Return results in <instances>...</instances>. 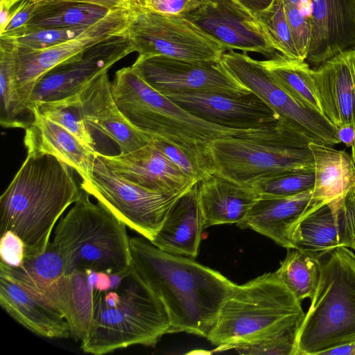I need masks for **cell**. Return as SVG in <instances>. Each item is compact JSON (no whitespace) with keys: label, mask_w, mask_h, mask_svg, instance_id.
<instances>
[{"label":"cell","mask_w":355,"mask_h":355,"mask_svg":"<svg viewBox=\"0 0 355 355\" xmlns=\"http://www.w3.org/2000/svg\"><path fill=\"white\" fill-rule=\"evenodd\" d=\"M282 1L300 60L306 61L311 40L309 18L304 15L297 5L287 0H282Z\"/></svg>","instance_id":"f35d334b"},{"label":"cell","mask_w":355,"mask_h":355,"mask_svg":"<svg viewBox=\"0 0 355 355\" xmlns=\"http://www.w3.org/2000/svg\"><path fill=\"white\" fill-rule=\"evenodd\" d=\"M33 2L43 1H78L85 2L89 3L96 4L102 6L110 9H114L125 6L130 3L133 1L136 0H31Z\"/></svg>","instance_id":"f6af8a7d"},{"label":"cell","mask_w":355,"mask_h":355,"mask_svg":"<svg viewBox=\"0 0 355 355\" xmlns=\"http://www.w3.org/2000/svg\"><path fill=\"white\" fill-rule=\"evenodd\" d=\"M112 10L102 6L78 1L35 2L30 19L13 37L39 28H86L104 18Z\"/></svg>","instance_id":"f1b7e54d"},{"label":"cell","mask_w":355,"mask_h":355,"mask_svg":"<svg viewBox=\"0 0 355 355\" xmlns=\"http://www.w3.org/2000/svg\"><path fill=\"white\" fill-rule=\"evenodd\" d=\"M314 181V170H304L261 177L246 184L259 197H286L313 189Z\"/></svg>","instance_id":"e575fe53"},{"label":"cell","mask_w":355,"mask_h":355,"mask_svg":"<svg viewBox=\"0 0 355 355\" xmlns=\"http://www.w3.org/2000/svg\"><path fill=\"white\" fill-rule=\"evenodd\" d=\"M355 340V254L339 247L321 262L307 313L297 330L293 355H316Z\"/></svg>","instance_id":"ba28073f"},{"label":"cell","mask_w":355,"mask_h":355,"mask_svg":"<svg viewBox=\"0 0 355 355\" xmlns=\"http://www.w3.org/2000/svg\"><path fill=\"white\" fill-rule=\"evenodd\" d=\"M242 6L252 14L261 12L268 8L274 0H236Z\"/></svg>","instance_id":"bcb514c9"},{"label":"cell","mask_w":355,"mask_h":355,"mask_svg":"<svg viewBox=\"0 0 355 355\" xmlns=\"http://www.w3.org/2000/svg\"><path fill=\"white\" fill-rule=\"evenodd\" d=\"M204 228L196 182L174 202L150 242L166 252L195 258Z\"/></svg>","instance_id":"d4e9b609"},{"label":"cell","mask_w":355,"mask_h":355,"mask_svg":"<svg viewBox=\"0 0 355 355\" xmlns=\"http://www.w3.org/2000/svg\"><path fill=\"white\" fill-rule=\"evenodd\" d=\"M92 270L67 274L63 314L69 326L70 337L81 341L87 335L93 318L95 289Z\"/></svg>","instance_id":"4dcf8cb0"},{"label":"cell","mask_w":355,"mask_h":355,"mask_svg":"<svg viewBox=\"0 0 355 355\" xmlns=\"http://www.w3.org/2000/svg\"><path fill=\"white\" fill-rule=\"evenodd\" d=\"M254 15L277 51L286 58L301 60L282 0H274L268 8Z\"/></svg>","instance_id":"836d02e7"},{"label":"cell","mask_w":355,"mask_h":355,"mask_svg":"<svg viewBox=\"0 0 355 355\" xmlns=\"http://www.w3.org/2000/svg\"><path fill=\"white\" fill-rule=\"evenodd\" d=\"M312 76L324 116L336 128H355V49L312 69Z\"/></svg>","instance_id":"7402d4cb"},{"label":"cell","mask_w":355,"mask_h":355,"mask_svg":"<svg viewBox=\"0 0 355 355\" xmlns=\"http://www.w3.org/2000/svg\"><path fill=\"white\" fill-rule=\"evenodd\" d=\"M314 162L313 198L327 203L355 187V163L351 155L333 146L311 141Z\"/></svg>","instance_id":"83f0119b"},{"label":"cell","mask_w":355,"mask_h":355,"mask_svg":"<svg viewBox=\"0 0 355 355\" xmlns=\"http://www.w3.org/2000/svg\"><path fill=\"white\" fill-rule=\"evenodd\" d=\"M11 10L3 5H0V33L4 31L8 24Z\"/></svg>","instance_id":"c3c4849f"},{"label":"cell","mask_w":355,"mask_h":355,"mask_svg":"<svg viewBox=\"0 0 355 355\" xmlns=\"http://www.w3.org/2000/svg\"><path fill=\"white\" fill-rule=\"evenodd\" d=\"M132 67L147 84L163 95L198 91L231 95L252 94L225 69L221 62L191 61L162 55L138 56Z\"/></svg>","instance_id":"5bb4252c"},{"label":"cell","mask_w":355,"mask_h":355,"mask_svg":"<svg viewBox=\"0 0 355 355\" xmlns=\"http://www.w3.org/2000/svg\"><path fill=\"white\" fill-rule=\"evenodd\" d=\"M299 301L275 272L236 284L224 302L207 340L218 351L259 340L300 324Z\"/></svg>","instance_id":"5b68a950"},{"label":"cell","mask_w":355,"mask_h":355,"mask_svg":"<svg viewBox=\"0 0 355 355\" xmlns=\"http://www.w3.org/2000/svg\"><path fill=\"white\" fill-rule=\"evenodd\" d=\"M225 69L252 93L261 98L281 119L288 121L315 141L340 144L337 128L324 115L295 100L273 79L261 60L247 53L225 51L221 58Z\"/></svg>","instance_id":"8fae6325"},{"label":"cell","mask_w":355,"mask_h":355,"mask_svg":"<svg viewBox=\"0 0 355 355\" xmlns=\"http://www.w3.org/2000/svg\"><path fill=\"white\" fill-rule=\"evenodd\" d=\"M0 304L19 324L48 338H68L63 313L42 295L16 279L0 261Z\"/></svg>","instance_id":"d6986e66"},{"label":"cell","mask_w":355,"mask_h":355,"mask_svg":"<svg viewBox=\"0 0 355 355\" xmlns=\"http://www.w3.org/2000/svg\"><path fill=\"white\" fill-rule=\"evenodd\" d=\"M78 199L55 226L53 245L67 273L92 270L110 275L131 267L126 225L81 189Z\"/></svg>","instance_id":"52a82bcc"},{"label":"cell","mask_w":355,"mask_h":355,"mask_svg":"<svg viewBox=\"0 0 355 355\" xmlns=\"http://www.w3.org/2000/svg\"><path fill=\"white\" fill-rule=\"evenodd\" d=\"M164 96L193 115L229 128H262L271 125L280 119L253 93L231 95L198 91L170 93Z\"/></svg>","instance_id":"2e32d148"},{"label":"cell","mask_w":355,"mask_h":355,"mask_svg":"<svg viewBox=\"0 0 355 355\" xmlns=\"http://www.w3.org/2000/svg\"><path fill=\"white\" fill-rule=\"evenodd\" d=\"M6 266L16 279L40 293L62 312L67 273L63 260L51 241L43 252L26 257L21 266Z\"/></svg>","instance_id":"4316f807"},{"label":"cell","mask_w":355,"mask_h":355,"mask_svg":"<svg viewBox=\"0 0 355 355\" xmlns=\"http://www.w3.org/2000/svg\"><path fill=\"white\" fill-rule=\"evenodd\" d=\"M261 62L275 81L290 96L322 113L315 90L312 69L306 61L291 59L277 52L273 57Z\"/></svg>","instance_id":"1f68e13d"},{"label":"cell","mask_w":355,"mask_h":355,"mask_svg":"<svg viewBox=\"0 0 355 355\" xmlns=\"http://www.w3.org/2000/svg\"><path fill=\"white\" fill-rule=\"evenodd\" d=\"M182 16L227 51L255 52L267 59L278 52L255 15L236 0H200L196 8Z\"/></svg>","instance_id":"9a60e30c"},{"label":"cell","mask_w":355,"mask_h":355,"mask_svg":"<svg viewBox=\"0 0 355 355\" xmlns=\"http://www.w3.org/2000/svg\"><path fill=\"white\" fill-rule=\"evenodd\" d=\"M126 33L141 57L162 55L220 62L227 50L184 16L153 12L136 6Z\"/></svg>","instance_id":"9c48e42d"},{"label":"cell","mask_w":355,"mask_h":355,"mask_svg":"<svg viewBox=\"0 0 355 355\" xmlns=\"http://www.w3.org/2000/svg\"><path fill=\"white\" fill-rule=\"evenodd\" d=\"M111 92L117 107L132 125L150 138L180 148L210 173H215L211 143L252 130L225 128L193 115L151 87L132 66L116 72Z\"/></svg>","instance_id":"3957f363"},{"label":"cell","mask_w":355,"mask_h":355,"mask_svg":"<svg viewBox=\"0 0 355 355\" xmlns=\"http://www.w3.org/2000/svg\"><path fill=\"white\" fill-rule=\"evenodd\" d=\"M130 1H132V0H130Z\"/></svg>","instance_id":"f907efd6"},{"label":"cell","mask_w":355,"mask_h":355,"mask_svg":"<svg viewBox=\"0 0 355 355\" xmlns=\"http://www.w3.org/2000/svg\"><path fill=\"white\" fill-rule=\"evenodd\" d=\"M300 324L259 340L238 345L232 349L240 354L293 355Z\"/></svg>","instance_id":"8d00e7d4"},{"label":"cell","mask_w":355,"mask_h":355,"mask_svg":"<svg viewBox=\"0 0 355 355\" xmlns=\"http://www.w3.org/2000/svg\"><path fill=\"white\" fill-rule=\"evenodd\" d=\"M144 9L162 15L182 16L195 8L200 0H138Z\"/></svg>","instance_id":"b9f144b4"},{"label":"cell","mask_w":355,"mask_h":355,"mask_svg":"<svg viewBox=\"0 0 355 355\" xmlns=\"http://www.w3.org/2000/svg\"><path fill=\"white\" fill-rule=\"evenodd\" d=\"M35 6L31 0H21L11 10L8 24L0 36L13 37L16 35L30 19Z\"/></svg>","instance_id":"7bdbcfd3"},{"label":"cell","mask_w":355,"mask_h":355,"mask_svg":"<svg viewBox=\"0 0 355 355\" xmlns=\"http://www.w3.org/2000/svg\"><path fill=\"white\" fill-rule=\"evenodd\" d=\"M33 114L24 139L27 153L53 155L75 170L83 181L88 180L92 176L98 151L84 145L58 123L36 112Z\"/></svg>","instance_id":"603a6c76"},{"label":"cell","mask_w":355,"mask_h":355,"mask_svg":"<svg viewBox=\"0 0 355 355\" xmlns=\"http://www.w3.org/2000/svg\"><path fill=\"white\" fill-rule=\"evenodd\" d=\"M137 3V0L133 1L125 6L112 10L107 16L87 27L75 37L52 47L42 50L17 47V88L24 106L31 112L29 104L33 89L49 71L102 41L126 33Z\"/></svg>","instance_id":"7c38bea8"},{"label":"cell","mask_w":355,"mask_h":355,"mask_svg":"<svg viewBox=\"0 0 355 355\" xmlns=\"http://www.w3.org/2000/svg\"><path fill=\"white\" fill-rule=\"evenodd\" d=\"M1 261L11 268L21 266L25 258V244L13 232L8 230L1 234Z\"/></svg>","instance_id":"60d3db41"},{"label":"cell","mask_w":355,"mask_h":355,"mask_svg":"<svg viewBox=\"0 0 355 355\" xmlns=\"http://www.w3.org/2000/svg\"><path fill=\"white\" fill-rule=\"evenodd\" d=\"M322 355H355V340L334 347Z\"/></svg>","instance_id":"7dc6e473"},{"label":"cell","mask_w":355,"mask_h":355,"mask_svg":"<svg viewBox=\"0 0 355 355\" xmlns=\"http://www.w3.org/2000/svg\"><path fill=\"white\" fill-rule=\"evenodd\" d=\"M309 21V65L355 49V0H312Z\"/></svg>","instance_id":"ffe728a7"},{"label":"cell","mask_w":355,"mask_h":355,"mask_svg":"<svg viewBox=\"0 0 355 355\" xmlns=\"http://www.w3.org/2000/svg\"><path fill=\"white\" fill-rule=\"evenodd\" d=\"M312 191L286 197H260L237 225L253 230L288 250L293 249L300 223L324 205L313 198Z\"/></svg>","instance_id":"44dd1931"},{"label":"cell","mask_w":355,"mask_h":355,"mask_svg":"<svg viewBox=\"0 0 355 355\" xmlns=\"http://www.w3.org/2000/svg\"><path fill=\"white\" fill-rule=\"evenodd\" d=\"M198 193L205 228L221 224H239L260 198L249 185L218 173L198 182Z\"/></svg>","instance_id":"cb8c5ba5"},{"label":"cell","mask_w":355,"mask_h":355,"mask_svg":"<svg viewBox=\"0 0 355 355\" xmlns=\"http://www.w3.org/2000/svg\"><path fill=\"white\" fill-rule=\"evenodd\" d=\"M130 251L134 271L166 308L169 334L207 338L236 284L216 270L159 249L142 236L130 238Z\"/></svg>","instance_id":"6da1fadb"},{"label":"cell","mask_w":355,"mask_h":355,"mask_svg":"<svg viewBox=\"0 0 355 355\" xmlns=\"http://www.w3.org/2000/svg\"><path fill=\"white\" fill-rule=\"evenodd\" d=\"M320 260L315 257L298 249H288L275 273L302 302L313 297L320 277Z\"/></svg>","instance_id":"d6a6232c"},{"label":"cell","mask_w":355,"mask_h":355,"mask_svg":"<svg viewBox=\"0 0 355 355\" xmlns=\"http://www.w3.org/2000/svg\"><path fill=\"white\" fill-rule=\"evenodd\" d=\"M306 134L279 119L270 126L218 139L210 146L215 173L241 184L264 176L314 170Z\"/></svg>","instance_id":"8992f818"},{"label":"cell","mask_w":355,"mask_h":355,"mask_svg":"<svg viewBox=\"0 0 355 355\" xmlns=\"http://www.w3.org/2000/svg\"><path fill=\"white\" fill-rule=\"evenodd\" d=\"M17 52V46L11 37L0 36V123L6 128L25 130L33 121V114L19 96Z\"/></svg>","instance_id":"f546056e"},{"label":"cell","mask_w":355,"mask_h":355,"mask_svg":"<svg viewBox=\"0 0 355 355\" xmlns=\"http://www.w3.org/2000/svg\"><path fill=\"white\" fill-rule=\"evenodd\" d=\"M21 0H0V5H3L8 8L12 9Z\"/></svg>","instance_id":"681fc988"},{"label":"cell","mask_w":355,"mask_h":355,"mask_svg":"<svg viewBox=\"0 0 355 355\" xmlns=\"http://www.w3.org/2000/svg\"><path fill=\"white\" fill-rule=\"evenodd\" d=\"M346 193L322 205L300 223L293 240L295 249L320 260L339 247H345Z\"/></svg>","instance_id":"484cf974"},{"label":"cell","mask_w":355,"mask_h":355,"mask_svg":"<svg viewBox=\"0 0 355 355\" xmlns=\"http://www.w3.org/2000/svg\"><path fill=\"white\" fill-rule=\"evenodd\" d=\"M72 168L51 155L28 154L0 198V233L25 244V258L46 250L63 212L80 197ZM24 258V259H25Z\"/></svg>","instance_id":"7a4b0ae2"},{"label":"cell","mask_w":355,"mask_h":355,"mask_svg":"<svg viewBox=\"0 0 355 355\" xmlns=\"http://www.w3.org/2000/svg\"><path fill=\"white\" fill-rule=\"evenodd\" d=\"M151 139L182 171L196 182L211 174L196 159L180 148L159 139Z\"/></svg>","instance_id":"ab89813d"},{"label":"cell","mask_w":355,"mask_h":355,"mask_svg":"<svg viewBox=\"0 0 355 355\" xmlns=\"http://www.w3.org/2000/svg\"><path fill=\"white\" fill-rule=\"evenodd\" d=\"M96 156L114 173L155 192L174 195L184 192L196 182L182 171L150 139L135 151L116 155Z\"/></svg>","instance_id":"ac0fdd59"},{"label":"cell","mask_w":355,"mask_h":355,"mask_svg":"<svg viewBox=\"0 0 355 355\" xmlns=\"http://www.w3.org/2000/svg\"><path fill=\"white\" fill-rule=\"evenodd\" d=\"M135 51L127 33L102 41L45 73L35 85L29 108L36 104L61 105L78 95L90 81L107 72Z\"/></svg>","instance_id":"4fadbf2b"},{"label":"cell","mask_w":355,"mask_h":355,"mask_svg":"<svg viewBox=\"0 0 355 355\" xmlns=\"http://www.w3.org/2000/svg\"><path fill=\"white\" fill-rule=\"evenodd\" d=\"M86 28H39L10 37L19 48L42 50L68 41L79 35Z\"/></svg>","instance_id":"74e56055"},{"label":"cell","mask_w":355,"mask_h":355,"mask_svg":"<svg viewBox=\"0 0 355 355\" xmlns=\"http://www.w3.org/2000/svg\"><path fill=\"white\" fill-rule=\"evenodd\" d=\"M80 187L150 241L155 239L172 205L186 191L168 195L145 189L112 171L97 156L92 176L82 181Z\"/></svg>","instance_id":"30bf717a"},{"label":"cell","mask_w":355,"mask_h":355,"mask_svg":"<svg viewBox=\"0 0 355 355\" xmlns=\"http://www.w3.org/2000/svg\"><path fill=\"white\" fill-rule=\"evenodd\" d=\"M344 242L345 247L355 250V187L345 195Z\"/></svg>","instance_id":"ee69618b"},{"label":"cell","mask_w":355,"mask_h":355,"mask_svg":"<svg viewBox=\"0 0 355 355\" xmlns=\"http://www.w3.org/2000/svg\"><path fill=\"white\" fill-rule=\"evenodd\" d=\"M54 106L76 107L88 128L95 129L114 141L121 154L146 146L151 139L132 125L117 107L107 72L90 81L66 103Z\"/></svg>","instance_id":"e0dca14e"},{"label":"cell","mask_w":355,"mask_h":355,"mask_svg":"<svg viewBox=\"0 0 355 355\" xmlns=\"http://www.w3.org/2000/svg\"><path fill=\"white\" fill-rule=\"evenodd\" d=\"M170 328L164 304L132 267L118 286L95 291L93 318L80 349L103 355L133 345L154 347Z\"/></svg>","instance_id":"277c9868"},{"label":"cell","mask_w":355,"mask_h":355,"mask_svg":"<svg viewBox=\"0 0 355 355\" xmlns=\"http://www.w3.org/2000/svg\"><path fill=\"white\" fill-rule=\"evenodd\" d=\"M33 112H36L58 123L73 135L84 145L94 148V141L89 128L76 107L41 103L33 105Z\"/></svg>","instance_id":"d590c367"}]
</instances>
